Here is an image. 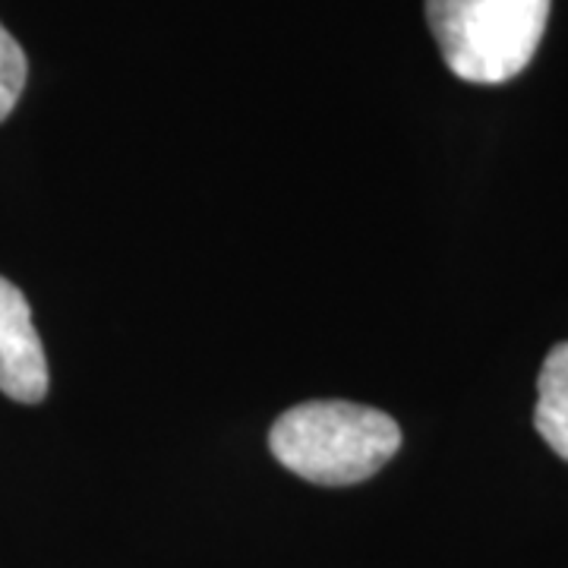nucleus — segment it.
<instances>
[{"instance_id":"nucleus-5","label":"nucleus","mask_w":568,"mask_h":568,"mask_svg":"<svg viewBox=\"0 0 568 568\" xmlns=\"http://www.w3.org/2000/svg\"><path fill=\"white\" fill-rule=\"evenodd\" d=\"M26 77H29L26 51L20 48V41L0 26V123L13 114L26 89Z\"/></svg>"},{"instance_id":"nucleus-4","label":"nucleus","mask_w":568,"mask_h":568,"mask_svg":"<svg viewBox=\"0 0 568 568\" xmlns=\"http://www.w3.org/2000/svg\"><path fill=\"white\" fill-rule=\"evenodd\" d=\"M534 426L562 462H568V342L549 351L537 376Z\"/></svg>"},{"instance_id":"nucleus-3","label":"nucleus","mask_w":568,"mask_h":568,"mask_svg":"<svg viewBox=\"0 0 568 568\" xmlns=\"http://www.w3.org/2000/svg\"><path fill=\"white\" fill-rule=\"evenodd\" d=\"M0 392L20 405H39L48 395V357L32 306L20 287L0 275Z\"/></svg>"},{"instance_id":"nucleus-1","label":"nucleus","mask_w":568,"mask_h":568,"mask_svg":"<svg viewBox=\"0 0 568 568\" xmlns=\"http://www.w3.org/2000/svg\"><path fill=\"white\" fill-rule=\"evenodd\" d=\"M402 448V426L386 410L354 402H304L268 429V452L291 474L320 487L364 484Z\"/></svg>"},{"instance_id":"nucleus-2","label":"nucleus","mask_w":568,"mask_h":568,"mask_svg":"<svg viewBox=\"0 0 568 568\" xmlns=\"http://www.w3.org/2000/svg\"><path fill=\"white\" fill-rule=\"evenodd\" d=\"M549 0H426V22L446 67L465 82L499 85L534 61Z\"/></svg>"}]
</instances>
